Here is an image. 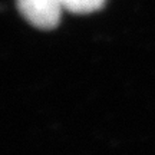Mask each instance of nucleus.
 Returning a JSON list of instances; mask_svg holds the SVG:
<instances>
[{
	"instance_id": "f257e3e1",
	"label": "nucleus",
	"mask_w": 155,
	"mask_h": 155,
	"mask_svg": "<svg viewBox=\"0 0 155 155\" xmlns=\"http://www.w3.org/2000/svg\"><path fill=\"white\" fill-rule=\"evenodd\" d=\"M17 9L32 26L52 30L59 26L62 9L59 0H16Z\"/></svg>"
},
{
	"instance_id": "f03ea898",
	"label": "nucleus",
	"mask_w": 155,
	"mask_h": 155,
	"mask_svg": "<svg viewBox=\"0 0 155 155\" xmlns=\"http://www.w3.org/2000/svg\"><path fill=\"white\" fill-rule=\"evenodd\" d=\"M63 10L73 15H89L105 6L106 0H59Z\"/></svg>"
}]
</instances>
